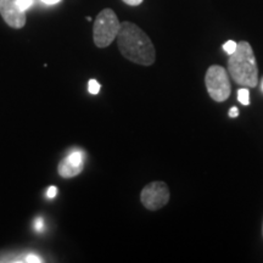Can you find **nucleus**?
I'll list each match as a JSON object with an SVG mask.
<instances>
[{"label": "nucleus", "instance_id": "f257e3e1", "mask_svg": "<svg viewBox=\"0 0 263 263\" xmlns=\"http://www.w3.org/2000/svg\"><path fill=\"white\" fill-rule=\"evenodd\" d=\"M117 45L121 54L134 64L151 66L156 60V51L149 35L132 22H121L117 34Z\"/></svg>", "mask_w": 263, "mask_h": 263}, {"label": "nucleus", "instance_id": "f03ea898", "mask_svg": "<svg viewBox=\"0 0 263 263\" xmlns=\"http://www.w3.org/2000/svg\"><path fill=\"white\" fill-rule=\"evenodd\" d=\"M228 72L235 83L246 88H255L258 83V67L250 43L242 41L238 48L229 55Z\"/></svg>", "mask_w": 263, "mask_h": 263}, {"label": "nucleus", "instance_id": "7ed1b4c3", "mask_svg": "<svg viewBox=\"0 0 263 263\" xmlns=\"http://www.w3.org/2000/svg\"><path fill=\"white\" fill-rule=\"evenodd\" d=\"M121 28V22L114 10L104 9L95 18L93 26L94 44L98 48H106L117 38Z\"/></svg>", "mask_w": 263, "mask_h": 263}, {"label": "nucleus", "instance_id": "20e7f679", "mask_svg": "<svg viewBox=\"0 0 263 263\" xmlns=\"http://www.w3.org/2000/svg\"><path fill=\"white\" fill-rule=\"evenodd\" d=\"M205 83L210 97L217 103H223L230 97L232 85H230L229 76L222 66H210L205 76Z\"/></svg>", "mask_w": 263, "mask_h": 263}, {"label": "nucleus", "instance_id": "39448f33", "mask_svg": "<svg viewBox=\"0 0 263 263\" xmlns=\"http://www.w3.org/2000/svg\"><path fill=\"white\" fill-rule=\"evenodd\" d=\"M140 201L146 210L156 211L170 201V189L164 182H151L144 186L140 194Z\"/></svg>", "mask_w": 263, "mask_h": 263}, {"label": "nucleus", "instance_id": "423d86ee", "mask_svg": "<svg viewBox=\"0 0 263 263\" xmlns=\"http://www.w3.org/2000/svg\"><path fill=\"white\" fill-rule=\"evenodd\" d=\"M0 15L6 25L20 29L26 25V11H22L17 0H0Z\"/></svg>", "mask_w": 263, "mask_h": 263}, {"label": "nucleus", "instance_id": "0eeeda50", "mask_svg": "<svg viewBox=\"0 0 263 263\" xmlns=\"http://www.w3.org/2000/svg\"><path fill=\"white\" fill-rule=\"evenodd\" d=\"M85 154L81 150H74L68 154L59 164V174L62 178H73L82 173L84 168Z\"/></svg>", "mask_w": 263, "mask_h": 263}, {"label": "nucleus", "instance_id": "6e6552de", "mask_svg": "<svg viewBox=\"0 0 263 263\" xmlns=\"http://www.w3.org/2000/svg\"><path fill=\"white\" fill-rule=\"evenodd\" d=\"M238 100L239 103H241L245 106L250 105V91L246 88H242V89L238 90Z\"/></svg>", "mask_w": 263, "mask_h": 263}, {"label": "nucleus", "instance_id": "1a4fd4ad", "mask_svg": "<svg viewBox=\"0 0 263 263\" xmlns=\"http://www.w3.org/2000/svg\"><path fill=\"white\" fill-rule=\"evenodd\" d=\"M236 48H238V43L234 41H228L223 44V50H224L228 55H232L233 52L236 50Z\"/></svg>", "mask_w": 263, "mask_h": 263}, {"label": "nucleus", "instance_id": "9d476101", "mask_svg": "<svg viewBox=\"0 0 263 263\" xmlns=\"http://www.w3.org/2000/svg\"><path fill=\"white\" fill-rule=\"evenodd\" d=\"M88 90H89L90 94H98L100 91V84H99V82L95 80H90L89 83H88Z\"/></svg>", "mask_w": 263, "mask_h": 263}, {"label": "nucleus", "instance_id": "9b49d317", "mask_svg": "<svg viewBox=\"0 0 263 263\" xmlns=\"http://www.w3.org/2000/svg\"><path fill=\"white\" fill-rule=\"evenodd\" d=\"M33 3H34L33 0H17V4L22 11H27V10L33 5Z\"/></svg>", "mask_w": 263, "mask_h": 263}, {"label": "nucleus", "instance_id": "f8f14e48", "mask_svg": "<svg viewBox=\"0 0 263 263\" xmlns=\"http://www.w3.org/2000/svg\"><path fill=\"white\" fill-rule=\"evenodd\" d=\"M57 195H58V188H57V186H50V188H49L48 192H47V196L49 197V199H54V197Z\"/></svg>", "mask_w": 263, "mask_h": 263}, {"label": "nucleus", "instance_id": "ddd939ff", "mask_svg": "<svg viewBox=\"0 0 263 263\" xmlns=\"http://www.w3.org/2000/svg\"><path fill=\"white\" fill-rule=\"evenodd\" d=\"M34 227H35V230H37V232H42V230L44 229V221H43L42 218H37Z\"/></svg>", "mask_w": 263, "mask_h": 263}, {"label": "nucleus", "instance_id": "4468645a", "mask_svg": "<svg viewBox=\"0 0 263 263\" xmlns=\"http://www.w3.org/2000/svg\"><path fill=\"white\" fill-rule=\"evenodd\" d=\"M25 262H29V263H31V262H42V259L35 255H27V256H26Z\"/></svg>", "mask_w": 263, "mask_h": 263}, {"label": "nucleus", "instance_id": "2eb2a0df", "mask_svg": "<svg viewBox=\"0 0 263 263\" xmlns=\"http://www.w3.org/2000/svg\"><path fill=\"white\" fill-rule=\"evenodd\" d=\"M123 3H126L127 5H130V6H138L140 5L141 3H143V0H122Z\"/></svg>", "mask_w": 263, "mask_h": 263}, {"label": "nucleus", "instance_id": "dca6fc26", "mask_svg": "<svg viewBox=\"0 0 263 263\" xmlns=\"http://www.w3.org/2000/svg\"><path fill=\"white\" fill-rule=\"evenodd\" d=\"M239 116V108L238 107H232L229 110V117L234 118V117H238Z\"/></svg>", "mask_w": 263, "mask_h": 263}, {"label": "nucleus", "instance_id": "f3484780", "mask_svg": "<svg viewBox=\"0 0 263 263\" xmlns=\"http://www.w3.org/2000/svg\"><path fill=\"white\" fill-rule=\"evenodd\" d=\"M41 2L44 3V4H47V5H55V4H59L61 0H41Z\"/></svg>", "mask_w": 263, "mask_h": 263}, {"label": "nucleus", "instance_id": "a211bd4d", "mask_svg": "<svg viewBox=\"0 0 263 263\" xmlns=\"http://www.w3.org/2000/svg\"><path fill=\"white\" fill-rule=\"evenodd\" d=\"M262 235H263V223H262Z\"/></svg>", "mask_w": 263, "mask_h": 263}, {"label": "nucleus", "instance_id": "6ab92c4d", "mask_svg": "<svg viewBox=\"0 0 263 263\" xmlns=\"http://www.w3.org/2000/svg\"><path fill=\"white\" fill-rule=\"evenodd\" d=\"M262 90H263V81H262Z\"/></svg>", "mask_w": 263, "mask_h": 263}]
</instances>
